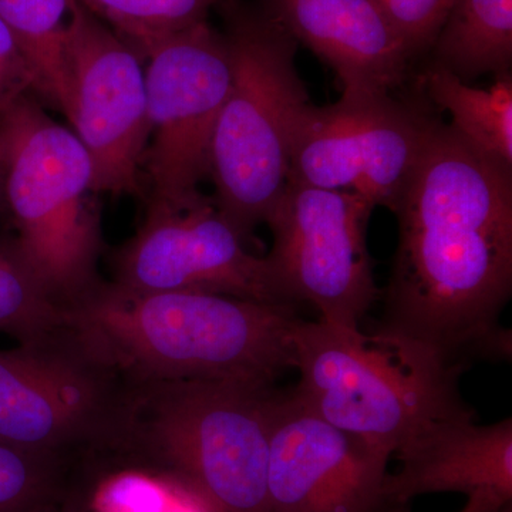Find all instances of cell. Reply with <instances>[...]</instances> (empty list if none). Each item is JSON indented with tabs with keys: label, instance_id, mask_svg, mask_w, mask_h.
<instances>
[{
	"label": "cell",
	"instance_id": "obj_28",
	"mask_svg": "<svg viewBox=\"0 0 512 512\" xmlns=\"http://www.w3.org/2000/svg\"><path fill=\"white\" fill-rule=\"evenodd\" d=\"M501 512H512L511 511V505H507V507H505L504 510L501 511Z\"/></svg>",
	"mask_w": 512,
	"mask_h": 512
},
{
	"label": "cell",
	"instance_id": "obj_16",
	"mask_svg": "<svg viewBox=\"0 0 512 512\" xmlns=\"http://www.w3.org/2000/svg\"><path fill=\"white\" fill-rule=\"evenodd\" d=\"M434 66L466 82L510 74L512 0H454L431 46Z\"/></svg>",
	"mask_w": 512,
	"mask_h": 512
},
{
	"label": "cell",
	"instance_id": "obj_26",
	"mask_svg": "<svg viewBox=\"0 0 512 512\" xmlns=\"http://www.w3.org/2000/svg\"><path fill=\"white\" fill-rule=\"evenodd\" d=\"M32 512H79L76 490L73 488L70 494L62 498V500L43 505V507L37 508V510Z\"/></svg>",
	"mask_w": 512,
	"mask_h": 512
},
{
	"label": "cell",
	"instance_id": "obj_13",
	"mask_svg": "<svg viewBox=\"0 0 512 512\" xmlns=\"http://www.w3.org/2000/svg\"><path fill=\"white\" fill-rule=\"evenodd\" d=\"M390 458L323 420L293 389L276 390L269 439V512H397Z\"/></svg>",
	"mask_w": 512,
	"mask_h": 512
},
{
	"label": "cell",
	"instance_id": "obj_23",
	"mask_svg": "<svg viewBox=\"0 0 512 512\" xmlns=\"http://www.w3.org/2000/svg\"><path fill=\"white\" fill-rule=\"evenodd\" d=\"M409 55L431 49L454 0H376Z\"/></svg>",
	"mask_w": 512,
	"mask_h": 512
},
{
	"label": "cell",
	"instance_id": "obj_9",
	"mask_svg": "<svg viewBox=\"0 0 512 512\" xmlns=\"http://www.w3.org/2000/svg\"><path fill=\"white\" fill-rule=\"evenodd\" d=\"M436 121L390 94H343L328 107L309 103L293 128L288 181L356 192L393 211Z\"/></svg>",
	"mask_w": 512,
	"mask_h": 512
},
{
	"label": "cell",
	"instance_id": "obj_7",
	"mask_svg": "<svg viewBox=\"0 0 512 512\" xmlns=\"http://www.w3.org/2000/svg\"><path fill=\"white\" fill-rule=\"evenodd\" d=\"M133 382L72 322L0 350V439L76 463L119 456Z\"/></svg>",
	"mask_w": 512,
	"mask_h": 512
},
{
	"label": "cell",
	"instance_id": "obj_21",
	"mask_svg": "<svg viewBox=\"0 0 512 512\" xmlns=\"http://www.w3.org/2000/svg\"><path fill=\"white\" fill-rule=\"evenodd\" d=\"M89 464L36 453L0 439V512H32L62 500Z\"/></svg>",
	"mask_w": 512,
	"mask_h": 512
},
{
	"label": "cell",
	"instance_id": "obj_8",
	"mask_svg": "<svg viewBox=\"0 0 512 512\" xmlns=\"http://www.w3.org/2000/svg\"><path fill=\"white\" fill-rule=\"evenodd\" d=\"M373 207L352 191L289 183L265 224L266 255L286 301L308 302L320 320L360 328L379 296L367 249Z\"/></svg>",
	"mask_w": 512,
	"mask_h": 512
},
{
	"label": "cell",
	"instance_id": "obj_2",
	"mask_svg": "<svg viewBox=\"0 0 512 512\" xmlns=\"http://www.w3.org/2000/svg\"><path fill=\"white\" fill-rule=\"evenodd\" d=\"M67 318L133 383L274 387L295 369L293 306L205 292H131L100 281Z\"/></svg>",
	"mask_w": 512,
	"mask_h": 512
},
{
	"label": "cell",
	"instance_id": "obj_5",
	"mask_svg": "<svg viewBox=\"0 0 512 512\" xmlns=\"http://www.w3.org/2000/svg\"><path fill=\"white\" fill-rule=\"evenodd\" d=\"M231 83L212 138L215 205L245 238L288 184L293 128L309 104L295 39L264 9H229Z\"/></svg>",
	"mask_w": 512,
	"mask_h": 512
},
{
	"label": "cell",
	"instance_id": "obj_15",
	"mask_svg": "<svg viewBox=\"0 0 512 512\" xmlns=\"http://www.w3.org/2000/svg\"><path fill=\"white\" fill-rule=\"evenodd\" d=\"M386 490L397 512L421 495L491 491L512 501V419L480 426L476 412L436 421L396 454Z\"/></svg>",
	"mask_w": 512,
	"mask_h": 512
},
{
	"label": "cell",
	"instance_id": "obj_1",
	"mask_svg": "<svg viewBox=\"0 0 512 512\" xmlns=\"http://www.w3.org/2000/svg\"><path fill=\"white\" fill-rule=\"evenodd\" d=\"M399 224L379 328L461 367L510 362L512 168L436 121L393 208Z\"/></svg>",
	"mask_w": 512,
	"mask_h": 512
},
{
	"label": "cell",
	"instance_id": "obj_6",
	"mask_svg": "<svg viewBox=\"0 0 512 512\" xmlns=\"http://www.w3.org/2000/svg\"><path fill=\"white\" fill-rule=\"evenodd\" d=\"M0 170L20 251L64 309L101 281L92 158L26 94L0 116Z\"/></svg>",
	"mask_w": 512,
	"mask_h": 512
},
{
	"label": "cell",
	"instance_id": "obj_25",
	"mask_svg": "<svg viewBox=\"0 0 512 512\" xmlns=\"http://www.w3.org/2000/svg\"><path fill=\"white\" fill-rule=\"evenodd\" d=\"M507 505L500 495L491 493V491H477L468 495L467 503L458 512H501Z\"/></svg>",
	"mask_w": 512,
	"mask_h": 512
},
{
	"label": "cell",
	"instance_id": "obj_27",
	"mask_svg": "<svg viewBox=\"0 0 512 512\" xmlns=\"http://www.w3.org/2000/svg\"><path fill=\"white\" fill-rule=\"evenodd\" d=\"M8 220V211H6L5 195H3L2 170H0V221Z\"/></svg>",
	"mask_w": 512,
	"mask_h": 512
},
{
	"label": "cell",
	"instance_id": "obj_10",
	"mask_svg": "<svg viewBox=\"0 0 512 512\" xmlns=\"http://www.w3.org/2000/svg\"><path fill=\"white\" fill-rule=\"evenodd\" d=\"M144 62L151 201L183 204L200 197L198 185L210 174L212 138L231 83L228 40L205 20L158 42Z\"/></svg>",
	"mask_w": 512,
	"mask_h": 512
},
{
	"label": "cell",
	"instance_id": "obj_19",
	"mask_svg": "<svg viewBox=\"0 0 512 512\" xmlns=\"http://www.w3.org/2000/svg\"><path fill=\"white\" fill-rule=\"evenodd\" d=\"M79 512H217L188 485L147 468L110 466L96 471Z\"/></svg>",
	"mask_w": 512,
	"mask_h": 512
},
{
	"label": "cell",
	"instance_id": "obj_4",
	"mask_svg": "<svg viewBox=\"0 0 512 512\" xmlns=\"http://www.w3.org/2000/svg\"><path fill=\"white\" fill-rule=\"evenodd\" d=\"M276 390L222 382L133 383L117 461L181 481L217 512H269Z\"/></svg>",
	"mask_w": 512,
	"mask_h": 512
},
{
	"label": "cell",
	"instance_id": "obj_18",
	"mask_svg": "<svg viewBox=\"0 0 512 512\" xmlns=\"http://www.w3.org/2000/svg\"><path fill=\"white\" fill-rule=\"evenodd\" d=\"M72 0H0V19L33 76V93L63 113L67 97L66 30Z\"/></svg>",
	"mask_w": 512,
	"mask_h": 512
},
{
	"label": "cell",
	"instance_id": "obj_3",
	"mask_svg": "<svg viewBox=\"0 0 512 512\" xmlns=\"http://www.w3.org/2000/svg\"><path fill=\"white\" fill-rule=\"evenodd\" d=\"M293 348L296 396L384 457L430 424L473 410L460 393L466 369L416 340L301 319Z\"/></svg>",
	"mask_w": 512,
	"mask_h": 512
},
{
	"label": "cell",
	"instance_id": "obj_12",
	"mask_svg": "<svg viewBox=\"0 0 512 512\" xmlns=\"http://www.w3.org/2000/svg\"><path fill=\"white\" fill-rule=\"evenodd\" d=\"M66 49L63 114L92 158L94 191L130 194L150 138L144 59L76 0Z\"/></svg>",
	"mask_w": 512,
	"mask_h": 512
},
{
	"label": "cell",
	"instance_id": "obj_24",
	"mask_svg": "<svg viewBox=\"0 0 512 512\" xmlns=\"http://www.w3.org/2000/svg\"><path fill=\"white\" fill-rule=\"evenodd\" d=\"M26 94H35L32 72L15 37L0 19V116Z\"/></svg>",
	"mask_w": 512,
	"mask_h": 512
},
{
	"label": "cell",
	"instance_id": "obj_20",
	"mask_svg": "<svg viewBox=\"0 0 512 512\" xmlns=\"http://www.w3.org/2000/svg\"><path fill=\"white\" fill-rule=\"evenodd\" d=\"M67 323L66 312L30 266L16 238L0 235V333L22 345Z\"/></svg>",
	"mask_w": 512,
	"mask_h": 512
},
{
	"label": "cell",
	"instance_id": "obj_22",
	"mask_svg": "<svg viewBox=\"0 0 512 512\" xmlns=\"http://www.w3.org/2000/svg\"><path fill=\"white\" fill-rule=\"evenodd\" d=\"M141 57L161 40L205 22L210 0H76Z\"/></svg>",
	"mask_w": 512,
	"mask_h": 512
},
{
	"label": "cell",
	"instance_id": "obj_17",
	"mask_svg": "<svg viewBox=\"0 0 512 512\" xmlns=\"http://www.w3.org/2000/svg\"><path fill=\"white\" fill-rule=\"evenodd\" d=\"M431 99L453 117L450 124L471 146L504 167L512 168V80L501 76L493 86L478 89L439 66L427 70Z\"/></svg>",
	"mask_w": 512,
	"mask_h": 512
},
{
	"label": "cell",
	"instance_id": "obj_14",
	"mask_svg": "<svg viewBox=\"0 0 512 512\" xmlns=\"http://www.w3.org/2000/svg\"><path fill=\"white\" fill-rule=\"evenodd\" d=\"M264 10L335 70L343 94H390L412 56L376 0H264Z\"/></svg>",
	"mask_w": 512,
	"mask_h": 512
},
{
	"label": "cell",
	"instance_id": "obj_11",
	"mask_svg": "<svg viewBox=\"0 0 512 512\" xmlns=\"http://www.w3.org/2000/svg\"><path fill=\"white\" fill-rule=\"evenodd\" d=\"M113 284L131 292H205L288 305L266 256L207 198L151 201L136 234L113 256Z\"/></svg>",
	"mask_w": 512,
	"mask_h": 512
}]
</instances>
